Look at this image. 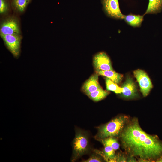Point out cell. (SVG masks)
Returning <instances> with one entry per match:
<instances>
[{
    "mask_svg": "<svg viewBox=\"0 0 162 162\" xmlns=\"http://www.w3.org/2000/svg\"><path fill=\"white\" fill-rule=\"evenodd\" d=\"M120 136L123 148L140 161H156L162 156V143L156 136L143 130L136 119L125 126Z\"/></svg>",
    "mask_w": 162,
    "mask_h": 162,
    "instance_id": "cell-1",
    "label": "cell"
},
{
    "mask_svg": "<svg viewBox=\"0 0 162 162\" xmlns=\"http://www.w3.org/2000/svg\"><path fill=\"white\" fill-rule=\"evenodd\" d=\"M128 118L126 116H119L100 126L95 138L100 140L110 137L120 136L128 122Z\"/></svg>",
    "mask_w": 162,
    "mask_h": 162,
    "instance_id": "cell-2",
    "label": "cell"
},
{
    "mask_svg": "<svg viewBox=\"0 0 162 162\" xmlns=\"http://www.w3.org/2000/svg\"><path fill=\"white\" fill-rule=\"evenodd\" d=\"M89 147V141L87 134L82 130L77 131L73 143L72 161H75L85 154L88 151Z\"/></svg>",
    "mask_w": 162,
    "mask_h": 162,
    "instance_id": "cell-3",
    "label": "cell"
},
{
    "mask_svg": "<svg viewBox=\"0 0 162 162\" xmlns=\"http://www.w3.org/2000/svg\"><path fill=\"white\" fill-rule=\"evenodd\" d=\"M133 73L139 84L141 92L143 96H146L153 87L150 78L146 73L141 69L136 70Z\"/></svg>",
    "mask_w": 162,
    "mask_h": 162,
    "instance_id": "cell-4",
    "label": "cell"
},
{
    "mask_svg": "<svg viewBox=\"0 0 162 162\" xmlns=\"http://www.w3.org/2000/svg\"><path fill=\"white\" fill-rule=\"evenodd\" d=\"M1 34L8 49L15 58H18L20 51V38L18 34Z\"/></svg>",
    "mask_w": 162,
    "mask_h": 162,
    "instance_id": "cell-5",
    "label": "cell"
},
{
    "mask_svg": "<svg viewBox=\"0 0 162 162\" xmlns=\"http://www.w3.org/2000/svg\"><path fill=\"white\" fill-rule=\"evenodd\" d=\"M93 63L95 70H113L110 60L104 52L96 54L93 57Z\"/></svg>",
    "mask_w": 162,
    "mask_h": 162,
    "instance_id": "cell-6",
    "label": "cell"
},
{
    "mask_svg": "<svg viewBox=\"0 0 162 162\" xmlns=\"http://www.w3.org/2000/svg\"><path fill=\"white\" fill-rule=\"evenodd\" d=\"M103 8L108 16L118 19H124V15L121 13L118 2L115 0H102Z\"/></svg>",
    "mask_w": 162,
    "mask_h": 162,
    "instance_id": "cell-7",
    "label": "cell"
},
{
    "mask_svg": "<svg viewBox=\"0 0 162 162\" xmlns=\"http://www.w3.org/2000/svg\"><path fill=\"white\" fill-rule=\"evenodd\" d=\"M121 87L122 89L121 93L122 97L127 99H132L137 96L136 85L130 77L127 76L126 80L122 84Z\"/></svg>",
    "mask_w": 162,
    "mask_h": 162,
    "instance_id": "cell-8",
    "label": "cell"
},
{
    "mask_svg": "<svg viewBox=\"0 0 162 162\" xmlns=\"http://www.w3.org/2000/svg\"><path fill=\"white\" fill-rule=\"evenodd\" d=\"M98 76L96 73L94 74L83 83L81 89L86 95L101 87L99 82Z\"/></svg>",
    "mask_w": 162,
    "mask_h": 162,
    "instance_id": "cell-9",
    "label": "cell"
},
{
    "mask_svg": "<svg viewBox=\"0 0 162 162\" xmlns=\"http://www.w3.org/2000/svg\"><path fill=\"white\" fill-rule=\"evenodd\" d=\"M0 32L3 35L18 34L19 29L17 23L14 20H10L2 24Z\"/></svg>",
    "mask_w": 162,
    "mask_h": 162,
    "instance_id": "cell-10",
    "label": "cell"
},
{
    "mask_svg": "<svg viewBox=\"0 0 162 162\" xmlns=\"http://www.w3.org/2000/svg\"><path fill=\"white\" fill-rule=\"evenodd\" d=\"M96 73L99 75L102 76L107 77L114 82L119 84L122 81L123 76L114 70H95Z\"/></svg>",
    "mask_w": 162,
    "mask_h": 162,
    "instance_id": "cell-11",
    "label": "cell"
},
{
    "mask_svg": "<svg viewBox=\"0 0 162 162\" xmlns=\"http://www.w3.org/2000/svg\"><path fill=\"white\" fill-rule=\"evenodd\" d=\"M162 10V0H149L147 9L145 14H157Z\"/></svg>",
    "mask_w": 162,
    "mask_h": 162,
    "instance_id": "cell-12",
    "label": "cell"
},
{
    "mask_svg": "<svg viewBox=\"0 0 162 162\" xmlns=\"http://www.w3.org/2000/svg\"><path fill=\"white\" fill-rule=\"evenodd\" d=\"M124 19L128 24L133 27H139L143 20V16L130 14L125 15Z\"/></svg>",
    "mask_w": 162,
    "mask_h": 162,
    "instance_id": "cell-13",
    "label": "cell"
},
{
    "mask_svg": "<svg viewBox=\"0 0 162 162\" xmlns=\"http://www.w3.org/2000/svg\"><path fill=\"white\" fill-rule=\"evenodd\" d=\"M109 94L108 91L105 90L101 87L87 95L93 101H98L104 98Z\"/></svg>",
    "mask_w": 162,
    "mask_h": 162,
    "instance_id": "cell-14",
    "label": "cell"
},
{
    "mask_svg": "<svg viewBox=\"0 0 162 162\" xmlns=\"http://www.w3.org/2000/svg\"><path fill=\"white\" fill-rule=\"evenodd\" d=\"M103 145L104 154L106 160L110 162H116L117 156L115 155V150L110 146Z\"/></svg>",
    "mask_w": 162,
    "mask_h": 162,
    "instance_id": "cell-15",
    "label": "cell"
},
{
    "mask_svg": "<svg viewBox=\"0 0 162 162\" xmlns=\"http://www.w3.org/2000/svg\"><path fill=\"white\" fill-rule=\"evenodd\" d=\"M105 84L107 91L114 92L116 94H121L122 89L119 87L117 84L114 82L109 78L105 77Z\"/></svg>",
    "mask_w": 162,
    "mask_h": 162,
    "instance_id": "cell-16",
    "label": "cell"
},
{
    "mask_svg": "<svg viewBox=\"0 0 162 162\" xmlns=\"http://www.w3.org/2000/svg\"><path fill=\"white\" fill-rule=\"evenodd\" d=\"M100 140L103 144L112 147L115 151L119 148V144L117 139L114 137H107Z\"/></svg>",
    "mask_w": 162,
    "mask_h": 162,
    "instance_id": "cell-17",
    "label": "cell"
},
{
    "mask_svg": "<svg viewBox=\"0 0 162 162\" xmlns=\"http://www.w3.org/2000/svg\"><path fill=\"white\" fill-rule=\"evenodd\" d=\"M28 0H14L16 8L20 11H23L25 8Z\"/></svg>",
    "mask_w": 162,
    "mask_h": 162,
    "instance_id": "cell-18",
    "label": "cell"
},
{
    "mask_svg": "<svg viewBox=\"0 0 162 162\" xmlns=\"http://www.w3.org/2000/svg\"><path fill=\"white\" fill-rule=\"evenodd\" d=\"M85 162H101L103 161L102 159L99 156L92 155L88 159L83 161Z\"/></svg>",
    "mask_w": 162,
    "mask_h": 162,
    "instance_id": "cell-19",
    "label": "cell"
},
{
    "mask_svg": "<svg viewBox=\"0 0 162 162\" xmlns=\"http://www.w3.org/2000/svg\"><path fill=\"white\" fill-rule=\"evenodd\" d=\"M7 6L4 0H0V13H2L6 11Z\"/></svg>",
    "mask_w": 162,
    "mask_h": 162,
    "instance_id": "cell-20",
    "label": "cell"
},
{
    "mask_svg": "<svg viewBox=\"0 0 162 162\" xmlns=\"http://www.w3.org/2000/svg\"><path fill=\"white\" fill-rule=\"evenodd\" d=\"M127 160L124 156L120 155L117 157L116 162H127Z\"/></svg>",
    "mask_w": 162,
    "mask_h": 162,
    "instance_id": "cell-21",
    "label": "cell"
},
{
    "mask_svg": "<svg viewBox=\"0 0 162 162\" xmlns=\"http://www.w3.org/2000/svg\"><path fill=\"white\" fill-rule=\"evenodd\" d=\"M130 157H129L127 160L128 162H136V159L134 158V157L132 156H130Z\"/></svg>",
    "mask_w": 162,
    "mask_h": 162,
    "instance_id": "cell-22",
    "label": "cell"
},
{
    "mask_svg": "<svg viewBox=\"0 0 162 162\" xmlns=\"http://www.w3.org/2000/svg\"><path fill=\"white\" fill-rule=\"evenodd\" d=\"M156 162H162V156L158 158L156 160Z\"/></svg>",
    "mask_w": 162,
    "mask_h": 162,
    "instance_id": "cell-23",
    "label": "cell"
},
{
    "mask_svg": "<svg viewBox=\"0 0 162 162\" xmlns=\"http://www.w3.org/2000/svg\"><path fill=\"white\" fill-rule=\"evenodd\" d=\"M116 0V2H118V0Z\"/></svg>",
    "mask_w": 162,
    "mask_h": 162,
    "instance_id": "cell-24",
    "label": "cell"
}]
</instances>
